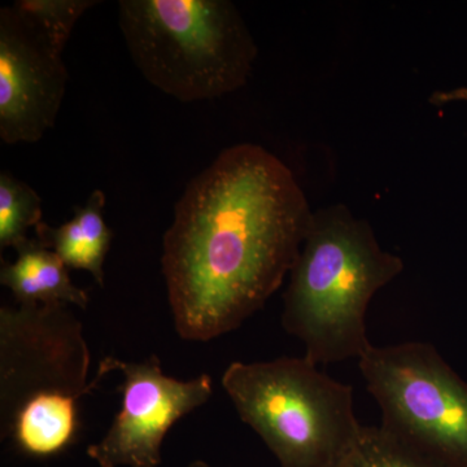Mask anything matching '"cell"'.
<instances>
[{
  "label": "cell",
  "instance_id": "6da1fadb",
  "mask_svg": "<svg viewBox=\"0 0 467 467\" xmlns=\"http://www.w3.org/2000/svg\"><path fill=\"white\" fill-rule=\"evenodd\" d=\"M312 218L275 155L252 143L223 150L186 187L162 238L177 334L209 342L263 308L290 275Z\"/></svg>",
  "mask_w": 467,
  "mask_h": 467
},
{
  "label": "cell",
  "instance_id": "7a4b0ae2",
  "mask_svg": "<svg viewBox=\"0 0 467 467\" xmlns=\"http://www.w3.org/2000/svg\"><path fill=\"white\" fill-rule=\"evenodd\" d=\"M404 270L373 227L344 204L313 211L290 272L282 325L315 364L359 359L373 344L367 312L374 295Z\"/></svg>",
  "mask_w": 467,
  "mask_h": 467
},
{
  "label": "cell",
  "instance_id": "3957f363",
  "mask_svg": "<svg viewBox=\"0 0 467 467\" xmlns=\"http://www.w3.org/2000/svg\"><path fill=\"white\" fill-rule=\"evenodd\" d=\"M119 21L144 78L183 103L238 90L257 57L254 36L227 0H121Z\"/></svg>",
  "mask_w": 467,
  "mask_h": 467
},
{
  "label": "cell",
  "instance_id": "277c9868",
  "mask_svg": "<svg viewBox=\"0 0 467 467\" xmlns=\"http://www.w3.org/2000/svg\"><path fill=\"white\" fill-rule=\"evenodd\" d=\"M223 387L281 467H333L361 430L348 384L304 358L234 361Z\"/></svg>",
  "mask_w": 467,
  "mask_h": 467
},
{
  "label": "cell",
  "instance_id": "5b68a950",
  "mask_svg": "<svg viewBox=\"0 0 467 467\" xmlns=\"http://www.w3.org/2000/svg\"><path fill=\"white\" fill-rule=\"evenodd\" d=\"M382 426L451 467H467V382L434 346H371L358 359Z\"/></svg>",
  "mask_w": 467,
  "mask_h": 467
},
{
  "label": "cell",
  "instance_id": "8992f818",
  "mask_svg": "<svg viewBox=\"0 0 467 467\" xmlns=\"http://www.w3.org/2000/svg\"><path fill=\"white\" fill-rule=\"evenodd\" d=\"M91 355L84 325L67 304L0 308V425L26 402L46 396L77 400L97 389L107 371L88 382Z\"/></svg>",
  "mask_w": 467,
  "mask_h": 467
},
{
  "label": "cell",
  "instance_id": "52a82bcc",
  "mask_svg": "<svg viewBox=\"0 0 467 467\" xmlns=\"http://www.w3.org/2000/svg\"><path fill=\"white\" fill-rule=\"evenodd\" d=\"M99 367L122 374L121 409L106 435L88 448V459L99 467H159L171 427L213 395L208 374L189 380L169 377L156 355L137 362L107 356Z\"/></svg>",
  "mask_w": 467,
  "mask_h": 467
},
{
  "label": "cell",
  "instance_id": "ba28073f",
  "mask_svg": "<svg viewBox=\"0 0 467 467\" xmlns=\"http://www.w3.org/2000/svg\"><path fill=\"white\" fill-rule=\"evenodd\" d=\"M63 52L14 8L0 9V138L34 143L57 122L67 91Z\"/></svg>",
  "mask_w": 467,
  "mask_h": 467
},
{
  "label": "cell",
  "instance_id": "9c48e42d",
  "mask_svg": "<svg viewBox=\"0 0 467 467\" xmlns=\"http://www.w3.org/2000/svg\"><path fill=\"white\" fill-rule=\"evenodd\" d=\"M15 251L16 261L2 260L0 284L11 290L18 306L67 304L88 308V292L73 284L66 263L54 251L36 238L27 239Z\"/></svg>",
  "mask_w": 467,
  "mask_h": 467
},
{
  "label": "cell",
  "instance_id": "30bf717a",
  "mask_svg": "<svg viewBox=\"0 0 467 467\" xmlns=\"http://www.w3.org/2000/svg\"><path fill=\"white\" fill-rule=\"evenodd\" d=\"M106 195L95 190L84 205L75 207L69 221L57 227L42 223L36 227V239L50 248L72 269L85 270L104 285V263L110 250L112 230L104 220Z\"/></svg>",
  "mask_w": 467,
  "mask_h": 467
},
{
  "label": "cell",
  "instance_id": "8fae6325",
  "mask_svg": "<svg viewBox=\"0 0 467 467\" xmlns=\"http://www.w3.org/2000/svg\"><path fill=\"white\" fill-rule=\"evenodd\" d=\"M78 401L67 396L34 399L2 427V439H12L20 453L33 459L57 456L78 435Z\"/></svg>",
  "mask_w": 467,
  "mask_h": 467
},
{
  "label": "cell",
  "instance_id": "7c38bea8",
  "mask_svg": "<svg viewBox=\"0 0 467 467\" xmlns=\"http://www.w3.org/2000/svg\"><path fill=\"white\" fill-rule=\"evenodd\" d=\"M333 467H451L386 427L362 426Z\"/></svg>",
  "mask_w": 467,
  "mask_h": 467
},
{
  "label": "cell",
  "instance_id": "4fadbf2b",
  "mask_svg": "<svg viewBox=\"0 0 467 467\" xmlns=\"http://www.w3.org/2000/svg\"><path fill=\"white\" fill-rule=\"evenodd\" d=\"M42 223V199L29 184L7 171L0 174V250L20 247L27 232Z\"/></svg>",
  "mask_w": 467,
  "mask_h": 467
},
{
  "label": "cell",
  "instance_id": "5bb4252c",
  "mask_svg": "<svg viewBox=\"0 0 467 467\" xmlns=\"http://www.w3.org/2000/svg\"><path fill=\"white\" fill-rule=\"evenodd\" d=\"M95 0H18L14 8L50 45L63 52L76 24Z\"/></svg>",
  "mask_w": 467,
  "mask_h": 467
},
{
  "label": "cell",
  "instance_id": "9a60e30c",
  "mask_svg": "<svg viewBox=\"0 0 467 467\" xmlns=\"http://www.w3.org/2000/svg\"><path fill=\"white\" fill-rule=\"evenodd\" d=\"M430 101L435 106H444V104L456 103V101H467V88L436 91L430 98Z\"/></svg>",
  "mask_w": 467,
  "mask_h": 467
},
{
  "label": "cell",
  "instance_id": "2e32d148",
  "mask_svg": "<svg viewBox=\"0 0 467 467\" xmlns=\"http://www.w3.org/2000/svg\"><path fill=\"white\" fill-rule=\"evenodd\" d=\"M186 467H217V466L211 465V463L205 462V461H202V460H193Z\"/></svg>",
  "mask_w": 467,
  "mask_h": 467
}]
</instances>
